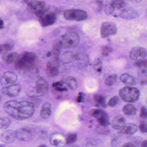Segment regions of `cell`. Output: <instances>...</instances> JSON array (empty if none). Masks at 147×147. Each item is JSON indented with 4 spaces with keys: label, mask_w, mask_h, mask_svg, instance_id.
Listing matches in <instances>:
<instances>
[{
    "label": "cell",
    "mask_w": 147,
    "mask_h": 147,
    "mask_svg": "<svg viewBox=\"0 0 147 147\" xmlns=\"http://www.w3.org/2000/svg\"><path fill=\"white\" fill-rule=\"evenodd\" d=\"M24 1V2L25 3H26L27 4H28L29 3L31 2L32 1V0H23Z\"/></svg>",
    "instance_id": "ee69618b"
},
{
    "label": "cell",
    "mask_w": 147,
    "mask_h": 147,
    "mask_svg": "<svg viewBox=\"0 0 147 147\" xmlns=\"http://www.w3.org/2000/svg\"><path fill=\"white\" fill-rule=\"evenodd\" d=\"M16 139V132L13 130H6L1 135V140L6 144H11Z\"/></svg>",
    "instance_id": "2e32d148"
},
{
    "label": "cell",
    "mask_w": 147,
    "mask_h": 147,
    "mask_svg": "<svg viewBox=\"0 0 147 147\" xmlns=\"http://www.w3.org/2000/svg\"><path fill=\"white\" fill-rule=\"evenodd\" d=\"M78 139V136L76 134H71L68 135L65 138V143L67 145H70L76 142Z\"/></svg>",
    "instance_id": "4dcf8cb0"
},
{
    "label": "cell",
    "mask_w": 147,
    "mask_h": 147,
    "mask_svg": "<svg viewBox=\"0 0 147 147\" xmlns=\"http://www.w3.org/2000/svg\"><path fill=\"white\" fill-rule=\"evenodd\" d=\"M125 125V120L121 116L115 117L111 122V126L116 129H121Z\"/></svg>",
    "instance_id": "44dd1931"
},
{
    "label": "cell",
    "mask_w": 147,
    "mask_h": 147,
    "mask_svg": "<svg viewBox=\"0 0 147 147\" xmlns=\"http://www.w3.org/2000/svg\"><path fill=\"white\" fill-rule=\"evenodd\" d=\"M66 85L72 90H75L77 88L78 84L77 80L73 77H69L65 80Z\"/></svg>",
    "instance_id": "83f0119b"
},
{
    "label": "cell",
    "mask_w": 147,
    "mask_h": 147,
    "mask_svg": "<svg viewBox=\"0 0 147 147\" xmlns=\"http://www.w3.org/2000/svg\"><path fill=\"white\" fill-rule=\"evenodd\" d=\"M129 2L132 3H138L141 2L142 0H126Z\"/></svg>",
    "instance_id": "60d3db41"
},
{
    "label": "cell",
    "mask_w": 147,
    "mask_h": 147,
    "mask_svg": "<svg viewBox=\"0 0 147 147\" xmlns=\"http://www.w3.org/2000/svg\"><path fill=\"white\" fill-rule=\"evenodd\" d=\"M79 36L74 32H68L62 36L59 45L60 46L65 49H71L76 47L79 43Z\"/></svg>",
    "instance_id": "277c9868"
},
{
    "label": "cell",
    "mask_w": 147,
    "mask_h": 147,
    "mask_svg": "<svg viewBox=\"0 0 147 147\" xmlns=\"http://www.w3.org/2000/svg\"><path fill=\"white\" fill-rule=\"evenodd\" d=\"M112 49L111 47L108 46L103 47L102 50V54L104 56H108L112 52Z\"/></svg>",
    "instance_id": "f35d334b"
},
{
    "label": "cell",
    "mask_w": 147,
    "mask_h": 147,
    "mask_svg": "<svg viewBox=\"0 0 147 147\" xmlns=\"http://www.w3.org/2000/svg\"><path fill=\"white\" fill-rule=\"evenodd\" d=\"M13 48V45L8 43L0 45V53H6L11 51Z\"/></svg>",
    "instance_id": "1f68e13d"
},
{
    "label": "cell",
    "mask_w": 147,
    "mask_h": 147,
    "mask_svg": "<svg viewBox=\"0 0 147 147\" xmlns=\"http://www.w3.org/2000/svg\"><path fill=\"white\" fill-rule=\"evenodd\" d=\"M79 147L78 146H76V145H73V146H71V147Z\"/></svg>",
    "instance_id": "bcb514c9"
},
{
    "label": "cell",
    "mask_w": 147,
    "mask_h": 147,
    "mask_svg": "<svg viewBox=\"0 0 147 147\" xmlns=\"http://www.w3.org/2000/svg\"><path fill=\"white\" fill-rule=\"evenodd\" d=\"M47 70L52 76H56L59 73V64L57 61H54L47 64Z\"/></svg>",
    "instance_id": "7402d4cb"
},
{
    "label": "cell",
    "mask_w": 147,
    "mask_h": 147,
    "mask_svg": "<svg viewBox=\"0 0 147 147\" xmlns=\"http://www.w3.org/2000/svg\"><path fill=\"white\" fill-rule=\"evenodd\" d=\"M21 90V86L19 84H15L3 88L2 92L8 96L16 97L18 96Z\"/></svg>",
    "instance_id": "4fadbf2b"
},
{
    "label": "cell",
    "mask_w": 147,
    "mask_h": 147,
    "mask_svg": "<svg viewBox=\"0 0 147 147\" xmlns=\"http://www.w3.org/2000/svg\"><path fill=\"white\" fill-rule=\"evenodd\" d=\"M51 105L50 103H45L42 105L40 109V116L44 119H48L51 116Z\"/></svg>",
    "instance_id": "ffe728a7"
},
{
    "label": "cell",
    "mask_w": 147,
    "mask_h": 147,
    "mask_svg": "<svg viewBox=\"0 0 147 147\" xmlns=\"http://www.w3.org/2000/svg\"><path fill=\"white\" fill-rule=\"evenodd\" d=\"M119 95L123 101L127 102L134 103L139 100L140 92L137 88L126 86L120 90Z\"/></svg>",
    "instance_id": "3957f363"
},
{
    "label": "cell",
    "mask_w": 147,
    "mask_h": 147,
    "mask_svg": "<svg viewBox=\"0 0 147 147\" xmlns=\"http://www.w3.org/2000/svg\"><path fill=\"white\" fill-rule=\"evenodd\" d=\"M3 27V22L2 20L0 18V30L2 29Z\"/></svg>",
    "instance_id": "7bdbcfd3"
},
{
    "label": "cell",
    "mask_w": 147,
    "mask_h": 147,
    "mask_svg": "<svg viewBox=\"0 0 147 147\" xmlns=\"http://www.w3.org/2000/svg\"><path fill=\"white\" fill-rule=\"evenodd\" d=\"M63 15L66 20L76 21L84 20L88 16L85 11L79 9H67L64 12Z\"/></svg>",
    "instance_id": "52a82bcc"
},
{
    "label": "cell",
    "mask_w": 147,
    "mask_h": 147,
    "mask_svg": "<svg viewBox=\"0 0 147 147\" xmlns=\"http://www.w3.org/2000/svg\"><path fill=\"white\" fill-rule=\"evenodd\" d=\"M126 3L124 0H106L104 6V11L107 15L114 13L116 10L118 11L115 16H118L119 13L124 8Z\"/></svg>",
    "instance_id": "5b68a950"
},
{
    "label": "cell",
    "mask_w": 147,
    "mask_h": 147,
    "mask_svg": "<svg viewBox=\"0 0 147 147\" xmlns=\"http://www.w3.org/2000/svg\"><path fill=\"white\" fill-rule=\"evenodd\" d=\"M118 16L125 20H132L138 17L139 14L138 12L134 9L125 7L121 11Z\"/></svg>",
    "instance_id": "9a60e30c"
},
{
    "label": "cell",
    "mask_w": 147,
    "mask_h": 147,
    "mask_svg": "<svg viewBox=\"0 0 147 147\" xmlns=\"http://www.w3.org/2000/svg\"><path fill=\"white\" fill-rule=\"evenodd\" d=\"M94 101L98 107L100 108H105L106 105L105 103V98L102 94H97L94 96Z\"/></svg>",
    "instance_id": "484cf974"
},
{
    "label": "cell",
    "mask_w": 147,
    "mask_h": 147,
    "mask_svg": "<svg viewBox=\"0 0 147 147\" xmlns=\"http://www.w3.org/2000/svg\"><path fill=\"white\" fill-rule=\"evenodd\" d=\"M11 120L8 117H0V129H7L11 125Z\"/></svg>",
    "instance_id": "f1b7e54d"
},
{
    "label": "cell",
    "mask_w": 147,
    "mask_h": 147,
    "mask_svg": "<svg viewBox=\"0 0 147 147\" xmlns=\"http://www.w3.org/2000/svg\"><path fill=\"white\" fill-rule=\"evenodd\" d=\"M119 101H120L119 98L117 96H115L113 97L112 98H111L110 100H109V103H108V105L110 107H115L117 105H118Z\"/></svg>",
    "instance_id": "d590c367"
},
{
    "label": "cell",
    "mask_w": 147,
    "mask_h": 147,
    "mask_svg": "<svg viewBox=\"0 0 147 147\" xmlns=\"http://www.w3.org/2000/svg\"><path fill=\"white\" fill-rule=\"evenodd\" d=\"M140 131L142 133H147V122L145 121H141L139 125Z\"/></svg>",
    "instance_id": "8d00e7d4"
},
{
    "label": "cell",
    "mask_w": 147,
    "mask_h": 147,
    "mask_svg": "<svg viewBox=\"0 0 147 147\" xmlns=\"http://www.w3.org/2000/svg\"><path fill=\"white\" fill-rule=\"evenodd\" d=\"M49 85L44 79L40 78L37 80L35 85V91L37 94L42 96L47 94L49 90Z\"/></svg>",
    "instance_id": "5bb4252c"
},
{
    "label": "cell",
    "mask_w": 147,
    "mask_h": 147,
    "mask_svg": "<svg viewBox=\"0 0 147 147\" xmlns=\"http://www.w3.org/2000/svg\"><path fill=\"white\" fill-rule=\"evenodd\" d=\"M120 80L122 83L127 84L129 85H134L136 84L134 78L129 74H123L121 75Z\"/></svg>",
    "instance_id": "603a6c76"
},
{
    "label": "cell",
    "mask_w": 147,
    "mask_h": 147,
    "mask_svg": "<svg viewBox=\"0 0 147 147\" xmlns=\"http://www.w3.org/2000/svg\"><path fill=\"white\" fill-rule=\"evenodd\" d=\"M39 21L43 27H47L54 24L57 20V14L46 8L45 10L37 16Z\"/></svg>",
    "instance_id": "8992f818"
},
{
    "label": "cell",
    "mask_w": 147,
    "mask_h": 147,
    "mask_svg": "<svg viewBox=\"0 0 147 147\" xmlns=\"http://www.w3.org/2000/svg\"><path fill=\"white\" fill-rule=\"evenodd\" d=\"M117 32V28L115 23L111 22H105L102 24L101 27L102 38H106L110 35H115Z\"/></svg>",
    "instance_id": "30bf717a"
},
{
    "label": "cell",
    "mask_w": 147,
    "mask_h": 147,
    "mask_svg": "<svg viewBox=\"0 0 147 147\" xmlns=\"http://www.w3.org/2000/svg\"><path fill=\"white\" fill-rule=\"evenodd\" d=\"M37 60V57L33 53L25 52L19 56L15 63L16 69L19 70L28 69L34 66Z\"/></svg>",
    "instance_id": "7a4b0ae2"
},
{
    "label": "cell",
    "mask_w": 147,
    "mask_h": 147,
    "mask_svg": "<svg viewBox=\"0 0 147 147\" xmlns=\"http://www.w3.org/2000/svg\"><path fill=\"white\" fill-rule=\"evenodd\" d=\"M90 115L95 117L100 126L107 127L110 125L109 118L107 113L101 109H93L90 111Z\"/></svg>",
    "instance_id": "9c48e42d"
},
{
    "label": "cell",
    "mask_w": 147,
    "mask_h": 147,
    "mask_svg": "<svg viewBox=\"0 0 147 147\" xmlns=\"http://www.w3.org/2000/svg\"><path fill=\"white\" fill-rule=\"evenodd\" d=\"M122 147H136L134 145L130 143V142H128V143H125Z\"/></svg>",
    "instance_id": "ab89813d"
},
{
    "label": "cell",
    "mask_w": 147,
    "mask_h": 147,
    "mask_svg": "<svg viewBox=\"0 0 147 147\" xmlns=\"http://www.w3.org/2000/svg\"><path fill=\"white\" fill-rule=\"evenodd\" d=\"M38 147H47L45 145H41Z\"/></svg>",
    "instance_id": "f6af8a7d"
},
{
    "label": "cell",
    "mask_w": 147,
    "mask_h": 147,
    "mask_svg": "<svg viewBox=\"0 0 147 147\" xmlns=\"http://www.w3.org/2000/svg\"><path fill=\"white\" fill-rule=\"evenodd\" d=\"M19 54L16 53H11L6 54L3 57V59L7 64L16 63L19 58Z\"/></svg>",
    "instance_id": "d4e9b609"
},
{
    "label": "cell",
    "mask_w": 147,
    "mask_h": 147,
    "mask_svg": "<svg viewBox=\"0 0 147 147\" xmlns=\"http://www.w3.org/2000/svg\"><path fill=\"white\" fill-rule=\"evenodd\" d=\"M146 105H147V98L146 100Z\"/></svg>",
    "instance_id": "681fc988"
},
{
    "label": "cell",
    "mask_w": 147,
    "mask_h": 147,
    "mask_svg": "<svg viewBox=\"0 0 147 147\" xmlns=\"http://www.w3.org/2000/svg\"><path fill=\"white\" fill-rule=\"evenodd\" d=\"M117 80V76L116 75H111L108 76L105 80V83L108 86L113 85Z\"/></svg>",
    "instance_id": "d6a6232c"
},
{
    "label": "cell",
    "mask_w": 147,
    "mask_h": 147,
    "mask_svg": "<svg viewBox=\"0 0 147 147\" xmlns=\"http://www.w3.org/2000/svg\"><path fill=\"white\" fill-rule=\"evenodd\" d=\"M0 147H5V146L3 145H0Z\"/></svg>",
    "instance_id": "7dc6e473"
},
{
    "label": "cell",
    "mask_w": 147,
    "mask_h": 147,
    "mask_svg": "<svg viewBox=\"0 0 147 147\" xmlns=\"http://www.w3.org/2000/svg\"><path fill=\"white\" fill-rule=\"evenodd\" d=\"M27 8L30 13L37 16L45 9L46 4L43 1H32L28 4Z\"/></svg>",
    "instance_id": "7c38bea8"
},
{
    "label": "cell",
    "mask_w": 147,
    "mask_h": 147,
    "mask_svg": "<svg viewBox=\"0 0 147 147\" xmlns=\"http://www.w3.org/2000/svg\"><path fill=\"white\" fill-rule=\"evenodd\" d=\"M139 77L141 84H147V69H141L139 73Z\"/></svg>",
    "instance_id": "f546056e"
},
{
    "label": "cell",
    "mask_w": 147,
    "mask_h": 147,
    "mask_svg": "<svg viewBox=\"0 0 147 147\" xmlns=\"http://www.w3.org/2000/svg\"><path fill=\"white\" fill-rule=\"evenodd\" d=\"M141 147H147V140L144 141L142 143Z\"/></svg>",
    "instance_id": "b9f144b4"
},
{
    "label": "cell",
    "mask_w": 147,
    "mask_h": 147,
    "mask_svg": "<svg viewBox=\"0 0 147 147\" xmlns=\"http://www.w3.org/2000/svg\"><path fill=\"white\" fill-rule=\"evenodd\" d=\"M51 142L52 145L57 146H63L65 143V138L63 136L59 134L53 135L51 137Z\"/></svg>",
    "instance_id": "d6986e66"
},
{
    "label": "cell",
    "mask_w": 147,
    "mask_h": 147,
    "mask_svg": "<svg viewBox=\"0 0 147 147\" xmlns=\"http://www.w3.org/2000/svg\"><path fill=\"white\" fill-rule=\"evenodd\" d=\"M138 131V127L136 124L134 123H128L124 125L120 130L119 133L122 135H132Z\"/></svg>",
    "instance_id": "ac0fdd59"
},
{
    "label": "cell",
    "mask_w": 147,
    "mask_h": 147,
    "mask_svg": "<svg viewBox=\"0 0 147 147\" xmlns=\"http://www.w3.org/2000/svg\"><path fill=\"white\" fill-rule=\"evenodd\" d=\"M134 66L142 69H147V59L136 62L134 64Z\"/></svg>",
    "instance_id": "e575fe53"
},
{
    "label": "cell",
    "mask_w": 147,
    "mask_h": 147,
    "mask_svg": "<svg viewBox=\"0 0 147 147\" xmlns=\"http://www.w3.org/2000/svg\"><path fill=\"white\" fill-rule=\"evenodd\" d=\"M17 79L18 77L15 73L12 71H7L0 78V83L3 84H13L17 81Z\"/></svg>",
    "instance_id": "e0dca14e"
},
{
    "label": "cell",
    "mask_w": 147,
    "mask_h": 147,
    "mask_svg": "<svg viewBox=\"0 0 147 147\" xmlns=\"http://www.w3.org/2000/svg\"><path fill=\"white\" fill-rule=\"evenodd\" d=\"M1 95H0V102H1Z\"/></svg>",
    "instance_id": "c3c4849f"
},
{
    "label": "cell",
    "mask_w": 147,
    "mask_h": 147,
    "mask_svg": "<svg viewBox=\"0 0 147 147\" xmlns=\"http://www.w3.org/2000/svg\"><path fill=\"white\" fill-rule=\"evenodd\" d=\"M3 109L7 114L18 121L28 119L34 112L33 104L26 101H8L4 104Z\"/></svg>",
    "instance_id": "6da1fadb"
},
{
    "label": "cell",
    "mask_w": 147,
    "mask_h": 147,
    "mask_svg": "<svg viewBox=\"0 0 147 147\" xmlns=\"http://www.w3.org/2000/svg\"><path fill=\"white\" fill-rule=\"evenodd\" d=\"M16 132V139L20 141L27 142L32 140L35 134L34 129L30 127L20 128Z\"/></svg>",
    "instance_id": "ba28073f"
},
{
    "label": "cell",
    "mask_w": 147,
    "mask_h": 147,
    "mask_svg": "<svg viewBox=\"0 0 147 147\" xmlns=\"http://www.w3.org/2000/svg\"><path fill=\"white\" fill-rule=\"evenodd\" d=\"M123 111L127 115L133 116L136 114L137 109L133 105L127 104L123 108Z\"/></svg>",
    "instance_id": "cb8c5ba5"
},
{
    "label": "cell",
    "mask_w": 147,
    "mask_h": 147,
    "mask_svg": "<svg viewBox=\"0 0 147 147\" xmlns=\"http://www.w3.org/2000/svg\"><path fill=\"white\" fill-rule=\"evenodd\" d=\"M147 51L144 47H136L131 50L129 57L132 60L138 62L143 60L146 57Z\"/></svg>",
    "instance_id": "8fae6325"
},
{
    "label": "cell",
    "mask_w": 147,
    "mask_h": 147,
    "mask_svg": "<svg viewBox=\"0 0 147 147\" xmlns=\"http://www.w3.org/2000/svg\"><path fill=\"white\" fill-rule=\"evenodd\" d=\"M140 117L143 120H146L147 118V109L145 106H143L141 108Z\"/></svg>",
    "instance_id": "74e56055"
},
{
    "label": "cell",
    "mask_w": 147,
    "mask_h": 147,
    "mask_svg": "<svg viewBox=\"0 0 147 147\" xmlns=\"http://www.w3.org/2000/svg\"><path fill=\"white\" fill-rule=\"evenodd\" d=\"M91 7L97 12H99L103 8V1L102 0H93L90 3Z\"/></svg>",
    "instance_id": "4316f807"
},
{
    "label": "cell",
    "mask_w": 147,
    "mask_h": 147,
    "mask_svg": "<svg viewBox=\"0 0 147 147\" xmlns=\"http://www.w3.org/2000/svg\"><path fill=\"white\" fill-rule=\"evenodd\" d=\"M53 86L56 90L59 91L67 90V89L65 87L63 84L62 82H57L53 83Z\"/></svg>",
    "instance_id": "836d02e7"
}]
</instances>
